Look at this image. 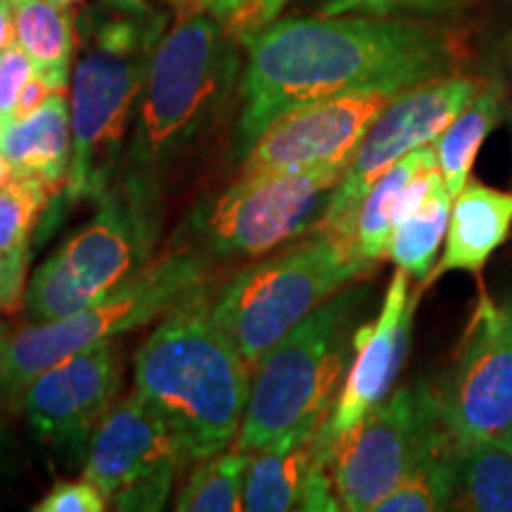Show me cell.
<instances>
[{"instance_id":"6da1fadb","label":"cell","mask_w":512,"mask_h":512,"mask_svg":"<svg viewBox=\"0 0 512 512\" xmlns=\"http://www.w3.org/2000/svg\"><path fill=\"white\" fill-rule=\"evenodd\" d=\"M235 157L294 107L356 91H403L451 74L456 36L411 17H287L249 36Z\"/></svg>"},{"instance_id":"7a4b0ae2","label":"cell","mask_w":512,"mask_h":512,"mask_svg":"<svg viewBox=\"0 0 512 512\" xmlns=\"http://www.w3.org/2000/svg\"><path fill=\"white\" fill-rule=\"evenodd\" d=\"M240 41L183 8L159 43L131 121L117 188L159 235L166 197L200 166L240 102Z\"/></svg>"},{"instance_id":"3957f363","label":"cell","mask_w":512,"mask_h":512,"mask_svg":"<svg viewBox=\"0 0 512 512\" xmlns=\"http://www.w3.org/2000/svg\"><path fill=\"white\" fill-rule=\"evenodd\" d=\"M166 31L169 15L147 0H93L79 15L67 202H95L112 188L128 124Z\"/></svg>"},{"instance_id":"277c9868","label":"cell","mask_w":512,"mask_h":512,"mask_svg":"<svg viewBox=\"0 0 512 512\" xmlns=\"http://www.w3.org/2000/svg\"><path fill=\"white\" fill-rule=\"evenodd\" d=\"M211 313L207 285L183 299L133 358V384L176 434L188 463L228 451L245 420L252 375Z\"/></svg>"},{"instance_id":"5b68a950","label":"cell","mask_w":512,"mask_h":512,"mask_svg":"<svg viewBox=\"0 0 512 512\" xmlns=\"http://www.w3.org/2000/svg\"><path fill=\"white\" fill-rule=\"evenodd\" d=\"M363 299L366 290L337 292L256 363L238 451L256 453L328 420L354 358Z\"/></svg>"},{"instance_id":"8992f818","label":"cell","mask_w":512,"mask_h":512,"mask_svg":"<svg viewBox=\"0 0 512 512\" xmlns=\"http://www.w3.org/2000/svg\"><path fill=\"white\" fill-rule=\"evenodd\" d=\"M349 242L311 230V238L235 273L211 299V313L249 368L318 306L375 271Z\"/></svg>"},{"instance_id":"52a82bcc","label":"cell","mask_w":512,"mask_h":512,"mask_svg":"<svg viewBox=\"0 0 512 512\" xmlns=\"http://www.w3.org/2000/svg\"><path fill=\"white\" fill-rule=\"evenodd\" d=\"M207 273L209 256L185 247L150 261L88 309L67 318L34 320L5 339L0 354V396L17 406L19 394L34 377L79 351L164 318L207 285Z\"/></svg>"},{"instance_id":"ba28073f","label":"cell","mask_w":512,"mask_h":512,"mask_svg":"<svg viewBox=\"0 0 512 512\" xmlns=\"http://www.w3.org/2000/svg\"><path fill=\"white\" fill-rule=\"evenodd\" d=\"M347 166L245 174L188 216L192 245L209 259H256L311 233Z\"/></svg>"},{"instance_id":"9c48e42d","label":"cell","mask_w":512,"mask_h":512,"mask_svg":"<svg viewBox=\"0 0 512 512\" xmlns=\"http://www.w3.org/2000/svg\"><path fill=\"white\" fill-rule=\"evenodd\" d=\"M157 233L124 192L112 185L95 200V214L31 273L24 309L34 320H57L100 302L150 264Z\"/></svg>"},{"instance_id":"30bf717a","label":"cell","mask_w":512,"mask_h":512,"mask_svg":"<svg viewBox=\"0 0 512 512\" xmlns=\"http://www.w3.org/2000/svg\"><path fill=\"white\" fill-rule=\"evenodd\" d=\"M482 86L484 81L477 76L444 74L396 93L358 143L328 207L311 230L356 247L358 209L373 183L408 152L432 145Z\"/></svg>"},{"instance_id":"8fae6325","label":"cell","mask_w":512,"mask_h":512,"mask_svg":"<svg viewBox=\"0 0 512 512\" xmlns=\"http://www.w3.org/2000/svg\"><path fill=\"white\" fill-rule=\"evenodd\" d=\"M441 422L439 394L415 382L396 389L325 444L339 508L375 510L406 479Z\"/></svg>"},{"instance_id":"7c38bea8","label":"cell","mask_w":512,"mask_h":512,"mask_svg":"<svg viewBox=\"0 0 512 512\" xmlns=\"http://www.w3.org/2000/svg\"><path fill=\"white\" fill-rule=\"evenodd\" d=\"M185 465L176 434L133 392L95 427L83 453V479L98 486L112 510L157 512L169 503Z\"/></svg>"},{"instance_id":"4fadbf2b","label":"cell","mask_w":512,"mask_h":512,"mask_svg":"<svg viewBox=\"0 0 512 512\" xmlns=\"http://www.w3.org/2000/svg\"><path fill=\"white\" fill-rule=\"evenodd\" d=\"M441 420L458 444L494 439L512 422V302L482 292L439 392Z\"/></svg>"},{"instance_id":"5bb4252c","label":"cell","mask_w":512,"mask_h":512,"mask_svg":"<svg viewBox=\"0 0 512 512\" xmlns=\"http://www.w3.org/2000/svg\"><path fill=\"white\" fill-rule=\"evenodd\" d=\"M396 91H356L294 107L256 138L240 174L349 166L358 143Z\"/></svg>"},{"instance_id":"9a60e30c","label":"cell","mask_w":512,"mask_h":512,"mask_svg":"<svg viewBox=\"0 0 512 512\" xmlns=\"http://www.w3.org/2000/svg\"><path fill=\"white\" fill-rule=\"evenodd\" d=\"M121 389V363L112 342L64 358L34 377L17 406L38 437L55 451L81 458L98 422Z\"/></svg>"},{"instance_id":"2e32d148","label":"cell","mask_w":512,"mask_h":512,"mask_svg":"<svg viewBox=\"0 0 512 512\" xmlns=\"http://www.w3.org/2000/svg\"><path fill=\"white\" fill-rule=\"evenodd\" d=\"M408 278L411 275L396 268L377 318L358 325L354 358L344 377L342 392L328 420L320 425V439L325 444L351 430L363 415L392 394L396 377L408 356V347H411L415 311H418L420 294L425 290L420 285L411 292Z\"/></svg>"},{"instance_id":"e0dca14e","label":"cell","mask_w":512,"mask_h":512,"mask_svg":"<svg viewBox=\"0 0 512 512\" xmlns=\"http://www.w3.org/2000/svg\"><path fill=\"white\" fill-rule=\"evenodd\" d=\"M242 503L249 512L342 510L332 486L328 446L316 430H297L252 453Z\"/></svg>"},{"instance_id":"ac0fdd59","label":"cell","mask_w":512,"mask_h":512,"mask_svg":"<svg viewBox=\"0 0 512 512\" xmlns=\"http://www.w3.org/2000/svg\"><path fill=\"white\" fill-rule=\"evenodd\" d=\"M510 230L512 192L489 188L484 183H467L453 197L444 252L430 275L422 280V287L451 271L482 275L491 254L510 238Z\"/></svg>"},{"instance_id":"d6986e66","label":"cell","mask_w":512,"mask_h":512,"mask_svg":"<svg viewBox=\"0 0 512 512\" xmlns=\"http://www.w3.org/2000/svg\"><path fill=\"white\" fill-rule=\"evenodd\" d=\"M0 155L12 176H34L55 197L64 195L72 162V119L62 93L50 95L34 114L0 124Z\"/></svg>"},{"instance_id":"ffe728a7","label":"cell","mask_w":512,"mask_h":512,"mask_svg":"<svg viewBox=\"0 0 512 512\" xmlns=\"http://www.w3.org/2000/svg\"><path fill=\"white\" fill-rule=\"evenodd\" d=\"M53 197L34 176H10L0 190V311L17 313L24 306L31 238Z\"/></svg>"},{"instance_id":"44dd1931","label":"cell","mask_w":512,"mask_h":512,"mask_svg":"<svg viewBox=\"0 0 512 512\" xmlns=\"http://www.w3.org/2000/svg\"><path fill=\"white\" fill-rule=\"evenodd\" d=\"M17 43L55 93H64L76 48V24L57 0H12Z\"/></svg>"},{"instance_id":"7402d4cb","label":"cell","mask_w":512,"mask_h":512,"mask_svg":"<svg viewBox=\"0 0 512 512\" xmlns=\"http://www.w3.org/2000/svg\"><path fill=\"white\" fill-rule=\"evenodd\" d=\"M505 88L501 81H484L477 98L448 124L434 140L439 169L453 197L470 183V171L486 136L501 124L505 114Z\"/></svg>"},{"instance_id":"603a6c76","label":"cell","mask_w":512,"mask_h":512,"mask_svg":"<svg viewBox=\"0 0 512 512\" xmlns=\"http://www.w3.org/2000/svg\"><path fill=\"white\" fill-rule=\"evenodd\" d=\"M458 456V439L441 422L406 479L377 505L375 512H437L453 508Z\"/></svg>"},{"instance_id":"cb8c5ba5","label":"cell","mask_w":512,"mask_h":512,"mask_svg":"<svg viewBox=\"0 0 512 512\" xmlns=\"http://www.w3.org/2000/svg\"><path fill=\"white\" fill-rule=\"evenodd\" d=\"M430 166H439L437 150L434 145H422L418 150L408 152L373 183V188L363 197L356 219V249L363 259L380 261L387 256L389 240L394 233L396 200L406 183Z\"/></svg>"},{"instance_id":"d4e9b609","label":"cell","mask_w":512,"mask_h":512,"mask_svg":"<svg viewBox=\"0 0 512 512\" xmlns=\"http://www.w3.org/2000/svg\"><path fill=\"white\" fill-rule=\"evenodd\" d=\"M453 508L512 512V453L496 439L460 444Z\"/></svg>"},{"instance_id":"484cf974","label":"cell","mask_w":512,"mask_h":512,"mask_svg":"<svg viewBox=\"0 0 512 512\" xmlns=\"http://www.w3.org/2000/svg\"><path fill=\"white\" fill-rule=\"evenodd\" d=\"M451 204L453 195L441 181L422 202V207L394 228L387 247V259H392L396 268L406 271L411 278L425 280L446 240Z\"/></svg>"},{"instance_id":"4316f807","label":"cell","mask_w":512,"mask_h":512,"mask_svg":"<svg viewBox=\"0 0 512 512\" xmlns=\"http://www.w3.org/2000/svg\"><path fill=\"white\" fill-rule=\"evenodd\" d=\"M252 453L223 451L195 465L176 496L181 512H238L245 510V477Z\"/></svg>"},{"instance_id":"83f0119b","label":"cell","mask_w":512,"mask_h":512,"mask_svg":"<svg viewBox=\"0 0 512 512\" xmlns=\"http://www.w3.org/2000/svg\"><path fill=\"white\" fill-rule=\"evenodd\" d=\"M171 3L209 12L235 41L245 43L249 36L259 34L275 22L287 0H171Z\"/></svg>"},{"instance_id":"f1b7e54d","label":"cell","mask_w":512,"mask_h":512,"mask_svg":"<svg viewBox=\"0 0 512 512\" xmlns=\"http://www.w3.org/2000/svg\"><path fill=\"white\" fill-rule=\"evenodd\" d=\"M465 0H323V15H361L406 17V15H446L458 10Z\"/></svg>"},{"instance_id":"f546056e","label":"cell","mask_w":512,"mask_h":512,"mask_svg":"<svg viewBox=\"0 0 512 512\" xmlns=\"http://www.w3.org/2000/svg\"><path fill=\"white\" fill-rule=\"evenodd\" d=\"M36 74L34 62L15 43L0 55V121H8L15 114L19 93L24 91L31 76Z\"/></svg>"},{"instance_id":"4dcf8cb0","label":"cell","mask_w":512,"mask_h":512,"mask_svg":"<svg viewBox=\"0 0 512 512\" xmlns=\"http://www.w3.org/2000/svg\"><path fill=\"white\" fill-rule=\"evenodd\" d=\"M107 498L88 479L81 482H60L34 505V512H102Z\"/></svg>"},{"instance_id":"1f68e13d","label":"cell","mask_w":512,"mask_h":512,"mask_svg":"<svg viewBox=\"0 0 512 512\" xmlns=\"http://www.w3.org/2000/svg\"><path fill=\"white\" fill-rule=\"evenodd\" d=\"M50 95H55V88L50 86L43 76L34 74L29 79L27 86H24V91L19 93V100H17V107H15V114H12V119H24V117H29V114H34L38 107H43V102H46Z\"/></svg>"},{"instance_id":"d6a6232c","label":"cell","mask_w":512,"mask_h":512,"mask_svg":"<svg viewBox=\"0 0 512 512\" xmlns=\"http://www.w3.org/2000/svg\"><path fill=\"white\" fill-rule=\"evenodd\" d=\"M15 43V8H12V0H0V55H3L10 46H15Z\"/></svg>"},{"instance_id":"836d02e7","label":"cell","mask_w":512,"mask_h":512,"mask_svg":"<svg viewBox=\"0 0 512 512\" xmlns=\"http://www.w3.org/2000/svg\"><path fill=\"white\" fill-rule=\"evenodd\" d=\"M496 441H498V444H501V446H505V448H508V451L512 453V422H510V425L508 427H505V430L501 432V434H496V437H494Z\"/></svg>"},{"instance_id":"e575fe53","label":"cell","mask_w":512,"mask_h":512,"mask_svg":"<svg viewBox=\"0 0 512 512\" xmlns=\"http://www.w3.org/2000/svg\"><path fill=\"white\" fill-rule=\"evenodd\" d=\"M10 176H12L10 166H8V162H5V157L0 155V190H3V185L10 181Z\"/></svg>"},{"instance_id":"d590c367","label":"cell","mask_w":512,"mask_h":512,"mask_svg":"<svg viewBox=\"0 0 512 512\" xmlns=\"http://www.w3.org/2000/svg\"><path fill=\"white\" fill-rule=\"evenodd\" d=\"M5 446H8V439H5V427H3V420H0V467H3V460H5Z\"/></svg>"},{"instance_id":"8d00e7d4","label":"cell","mask_w":512,"mask_h":512,"mask_svg":"<svg viewBox=\"0 0 512 512\" xmlns=\"http://www.w3.org/2000/svg\"><path fill=\"white\" fill-rule=\"evenodd\" d=\"M505 100H508L510 117H512V46H510V88H508V91H505Z\"/></svg>"},{"instance_id":"74e56055","label":"cell","mask_w":512,"mask_h":512,"mask_svg":"<svg viewBox=\"0 0 512 512\" xmlns=\"http://www.w3.org/2000/svg\"><path fill=\"white\" fill-rule=\"evenodd\" d=\"M5 339H8V335H5V328H3V325H0V354H3Z\"/></svg>"},{"instance_id":"f35d334b","label":"cell","mask_w":512,"mask_h":512,"mask_svg":"<svg viewBox=\"0 0 512 512\" xmlns=\"http://www.w3.org/2000/svg\"><path fill=\"white\" fill-rule=\"evenodd\" d=\"M57 3H62V5H67V8H69V5H74V3H79V0H57Z\"/></svg>"},{"instance_id":"ab89813d","label":"cell","mask_w":512,"mask_h":512,"mask_svg":"<svg viewBox=\"0 0 512 512\" xmlns=\"http://www.w3.org/2000/svg\"><path fill=\"white\" fill-rule=\"evenodd\" d=\"M0 124H3V121H0Z\"/></svg>"}]
</instances>
